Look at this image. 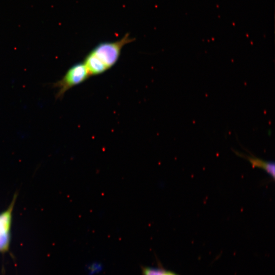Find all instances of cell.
Segmentation results:
<instances>
[{
    "label": "cell",
    "mask_w": 275,
    "mask_h": 275,
    "mask_svg": "<svg viewBox=\"0 0 275 275\" xmlns=\"http://www.w3.org/2000/svg\"><path fill=\"white\" fill-rule=\"evenodd\" d=\"M17 195L15 194L5 211L0 213V252L5 253L10 248L12 213Z\"/></svg>",
    "instance_id": "3"
},
{
    "label": "cell",
    "mask_w": 275,
    "mask_h": 275,
    "mask_svg": "<svg viewBox=\"0 0 275 275\" xmlns=\"http://www.w3.org/2000/svg\"><path fill=\"white\" fill-rule=\"evenodd\" d=\"M133 40L127 33L119 40L99 44L91 52L109 69L117 62L123 46Z\"/></svg>",
    "instance_id": "1"
},
{
    "label": "cell",
    "mask_w": 275,
    "mask_h": 275,
    "mask_svg": "<svg viewBox=\"0 0 275 275\" xmlns=\"http://www.w3.org/2000/svg\"><path fill=\"white\" fill-rule=\"evenodd\" d=\"M143 275H178L160 268L145 266L142 268Z\"/></svg>",
    "instance_id": "6"
},
{
    "label": "cell",
    "mask_w": 275,
    "mask_h": 275,
    "mask_svg": "<svg viewBox=\"0 0 275 275\" xmlns=\"http://www.w3.org/2000/svg\"><path fill=\"white\" fill-rule=\"evenodd\" d=\"M90 76L84 63L74 65L61 79L53 84V87L58 90L56 98H62L68 90L84 82Z\"/></svg>",
    "instance_id": "2"
},
{
    "label": "cell",
    "mask_w": 275,
    "mask_h": 275,
    "mask_svg": "<svg viewBox=\"0 0 275 275\" xmlns=\"http://www.w3.org/2000/svg\"><path fill=\"white\" fill-rule=\"evenodd\" d=\"M84 64L90 76L100 74L108 70L106 66L91 51L86 57Z\"/></svg>",
    "instance_id": "4"
},
{
    "label": "cell",
    "mask_w": 275,
    "mask_h": 275,
    "mask_svg": "<svg viewBox=\"0 0 275 275\" xmlns=\"http://www.w3.org/2000/svg\"><path fill=\"white\" fill-rule=\"evenodd\" d=\"M235 152L237 155L249 160L253 167L260 168L265 170L274 180L275 175V164L274 162L265 161L253 155L247 156L238 152L235 151Z\"/></svg>",
    "instance_id": "5"
}]
</instances>
